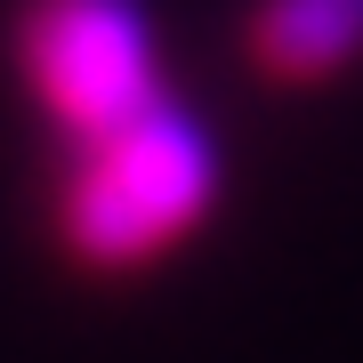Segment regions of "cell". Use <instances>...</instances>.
Returning a JSON list of instances; mask_svg holds the SVG:
<instances>
[{
    "mask_svg": "<svg viewBox=\"0 0 363 363\" xmlns=\"http://www.w3.org/2000/svg\"><path fill=\"white\" fill-rule=\"evenodd\" d=\"M16 73L73 154L169 97L145 0H16Z\"/></svg>",
    "mask_w": 363,
    "mask_h": 363,
    "instance_id": "obj_2",
    "label": "cell"
},
{
    "mask_svg": "<svg viewBox=\"0 0 363 363\" xmlns=\"http://www.w3.org/2000/svg\"><path fill=\"white\" fill-rule=\"evenodd\" d=\"M250 65L283 89L307 81H339L363 57V0H259L242 33Z\"/></svg>",
    "mask_w": 363,
    "mask_h": 363,
    "instance_id": "obj_3",
    "label": "cell"
},
{
    "mask_svg": "<svg viewBox=\"0 0 363 363\" xmlns=\"http://www.w3.org/2000/svg\"><path fill=\"white\" fill-rule=\"evenodd\" d=\"M210 202H218V138L194 105L162 97L130 130L73 154L57 234L81 267L130 274V267H154L169 242H186L210 218Z\"/></svg>",
    "mask_w": 363,
    "mask_h": 363,
    "instance_id": "obj_1",
    "label": "cell"
}]
</instances>
